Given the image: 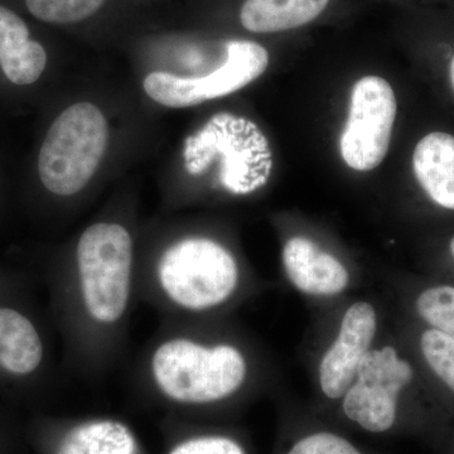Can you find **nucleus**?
I'll list each match as a JSON object with an SVG mask.
<instances>
[{
  "mask_svg": "<svg viewBox=\"0 0 454 454\" xmlns=\"http://www.w3.org/2000/svg\"><path fill=\"white\" fill-rule=\"evenodd\" d=\"M66 364L100 380L121 361L137 298L136 241L121 221L86 227L50 282Z\"/></svg>",
  "mask_w": 454,
  "mask_h": 454,
  "instance_id": "1",
  "label": "nucleus"
},
{
  "mask_svg": "<svg viewBox=\"0 0 454 454\" xmlns=\"http://www.w3.org/2000/svg\"><path fill=\"white\" fill-rule=\"evenodd\" d=\"M214 321H160L134 369V387L143 396L175 411H202L234 404L249 393L255 355Z\"/></svg>",
  "mask_w": 454,
  "mask_h": 454,
  "instance_id": "2",
  "label": "nucleus"
},
{
  "mask_svg": "<svg viewBox=\"0 0 454 454\" xmlns=\"http://www.w3.org/2000/svg\"><path fill=\"white\" fill-rule=\"evenodd\" d=\"M231 247L210 235L167 239L137 259V298L166 322L212 321L253 288Z\"/></svg>",
  "mask_w": 454,
  "mask_h": 454,
  "instance_id": "3",
  "label": "nucleus"
},
{
  "mask_svg": "<svg viewBox=\"0 0 454 454\" xmlns=\"http://www.w3.org/2000/svg\"><path fill=\"white\" fill-rule=\"evenodd\" d=\"M423 387H428L409 349L375 343L340 400V413L361 430L387 434Z\"/></svg>",
  "mask_w": 454,
  "mask_h": 454,
  "instance_id": "4",
  "label": "nucleus"
},
{
  "mask_svg": "<svg viewBox=\"0 0 454 454\" xmlns=\"http://www.w3.org/2000/svg\"><path fill=\"white\" fill-rule=\"evenodd\" d=\"M107 136L106 119L98 106L79 103L66 109L51 125L38 153L44 190L61 199L82 192L103 160Z\"/></svg>",
  "mask_w": 454,
  "mask_h": 454,
  "instance_id": "5",
  "label": "nucleus"
},
{
  "mask_svg": "<svg viewBox=\"0 0 454 454\" xmlns=\"http://www.w3.org/2000/svg\"><path fill=\"white\" fill-rule=\"evenodd\" d=\"M192 173H201L212 158L221 155L220 181L232 195H247L267 184L273 168V154L258 125L219 114L206 125L188 148Z\"/></svg>",
  "mask_w": 454,
  "mask_h": 454,
  "instance_id": "6",
  "label": "nucleus"
},
{
  "mask_svg": "<svg viewBox=\"0 0 454 454\" xmlns=\"http://www.w3.org/2000/svg\"><path fill=\"white\" fill-rule=\"evenodd\" d=\"M396 109L395 94L387 80L365 76L355 83L340 139V155L349 168L367 172L384 160Z\"/></svg>",
  "mask_w": 454,
  "mask_h": 454,
  "instance_id": "7",
  "label": "nucleus"
},
{
  "mask_svg": "<svg viewBox=\"0 0 454 454\" xmlns=\"http://www.w3.org/2000/svg\"><path fill=\"white\" fill-rule=\"evenodd\" d=\"M378 325V312L370 301H355L345 310L336 336L318 364V387L325 400L340 403L345 395L375 346Z\"/></svg>",
  "mask_w": 454,
  "mask_h": 454,
  "instance_id": "8",
  "label": "nucleus"
},
{
  "mask_svg": "<svg viewBox=\"0 0 454 454\" xmlns=\"http://www.w3.org/2000/svg\"><path fill=\"white\" fill-rule=\"evenodd\" d=\"M49 369V342L40 324L20 307L0 301V382L29 387Z\"/></svg>",
  "mask_w": 454,
  "mask_h": 454,
  "instance_id": "9",
  "label": "nucleus"
},
{
  "mask_svg": "<svg viewBox=\"0 0 454 454\" xmlns=\"http://www.w3.org/2000/svg\"><path fill=\"white\" fill-rule=\"evenodd\" d=\"M35 434L42 454H145L136 432L116 418L47 420Z\"/></svg>",
  "mask_w": 454,
  "mask_h": 454,
  "instance_id": "10",
  "label": "nucleus"
},
{
  "mask_svg": "<svg viewBox=\"0 0 454 454\" xmlns=\"http://www.w3.org/2000/svg\"><path fill=\"white\" fill-rule=\"evenodd\" d=\"M282 260L286 278L301 294L333 298L348 291L351 284L348 267L306 236L289 239Z\"/></svg>",
  "mask_w": 454,
  "mask_h": 454,
  "instance_id": "11",
  "label": "nucleus"
},
{
  "mask_svg": "<svg viewBox=\"0 0 454 454\" xmlns=\"http://www.w3.org/2000/svg\"><path fill=\"white\" fill-rule=\"evenodd\" d=\"M47 52L32 40L28 26L12 9L0 4V74L16 88L38 82L47 67Z\"/></svg>",
  "mask_w": 454,
  "mask_h": 454,
  "instance_id": "12",
  "label": "nucleus"
},
{
  "mask_svg": "<svg viewBox=\"0 0 454 454\" xmlns=\"http://www.w3.org/2000/svg\"><path fill=\"white\" fill-rule=\"evenodd\" d=\"M413 168L430 201L454 211V137L443 131L424 137L415 146Z\"/></svg>",
  "mask_w": 454,
  "mask_h": 454,
  "instance_id": "13",
  "label": "nucleus"
},
{
  "mask_svg": "<svg viewBox=\"0 0 454 454\" xmlns=\"http://www.w3.org/2000/svg\"><path fill=\"white\" fill-rule=\"evenodd\" d=\"M226 62L214 73L195 77L202 103L227 97L255 82L269 65L268 51L252 41H231L226 46Z\"/></svg>",
  "mask_w": 454,
  "mask_h": 454,
  "instance_id": "14",
  "label": "nucleus"
},
{
  "mask_svg": "<svg viewBox=\"0 0 454 454\" xmlns=\"http://www.w3.org/2000/svg\"><path fill=\"white\" fill-rule=\"evenodd\" d=\"M408 349L428 389L454 406V339L413 322Z\"/></svg>",
  "mask_w": 454,
  "mask_h": 454,
  "instance_id": "15",
  "label": "nucleus"
},
{
  "mask_svg": "<svg viewBox=\"0 0 454 454\" xmlns=\"http://www.w3.org/2000/svg\"><path fill=\"white\" fill-rule=\"evenodd\" d=\"M330 0H245L241 25L253 33L292 31L313 22Z\"/></svg>",
  "mask_w": 454,
  "mask_h": 454,
  "instance_id": "16",
  "label": "nucleus"
},
{
  "mask_svg": "<svg viewBox=\"0 0 454 454\" xmlns=\"http://www.w3.org/2000/svg\"><path fill=\"white\" fill-rule=\"evenodd\" d=\"M414 324L454 339V284L447 280L420 282L409 298Z\"/></svg>",
  "mask_w": 454,
  "mask_h": 454,
  "instance_id": "17",
  "label": "nucleus"
},
{
  "mask_svg": "<svg viewBox=\"0 0 454 454\" xmlns=\"http://www.w3.org/2000/svg\"><path fill=\"white\" fill-rule=\"evenodd\" d=\"M145 90L149 98L164 106H195L201 104L195 77H182L168 73H152L145 77Z\"/></svg>",
  "mask_w": 454,
  "mask_h": 454,
  "instance_id": "18",
  "label": "nucleus"
},
{
  "mask_svg": "<svg viewBox=\"0 0 454 454\" xmlns=\"http://www.w3.org/2000/svg\"><path fill=\"white\" fill-rule=\"evenodd\" d=\"M106 0H26L29 13L42 22L67 25L97 13Z\"/></svg>",
  "mask_w": 454,
  "mask_h": 454,
  "instance_id": "19",
  "label": "nucleus"
},
{
  "mask_svg": "<svg viewBox=\"0 0 454 454\" xmlns=\"http://www.w3.org/2000/svg\"><path fill=\"white\" fill-rule=\"evenodd\" d=\"M166 454H247L243 442L221 432H193L179 435Z\"/></svg>",
  "mask_w": 454,
  "mask_h": 454,
  "instance_id": "20",
  "label": "nucleus"
},
{
  "mask_svg": "<svg viewBox=\"0 0 454 454\" xmlns=\"http://www.w3.org/2000/svg\"><path fill=\"white\" fill-rule=\"evenodd\" d=\"M286 454H364L348 438L330 430H316L301 435Z\"/></svg>",
  "mask_w": 454,
  "mask_h": 454,
  "instance_id": "21",
  "label": "nucleus"
},
{
  "mask_svg": "<svg viewBox=\"0 0 454 454\" xmlns=\"http://www.w3.org/2000/svg\"><path fill=\"white\" fill-rule=\"evenodd\" d=\"M448 252H450V256H452L454 260V235L450 238V243H448Z\"/></svg>",
  "mask_w": 454,
  "mask_h": 454,
  "instance_id": "22",
  "label": "nucleus"
},
{
  "mask_svg": "<svg viewBox=\"0 0 454 454\" xmlns=\"http://www.w3.org/2000/svg\"><path fill=\"white\" fill-rule=\"evenodd\" d=\"M450 82H452V85H453V89H454V56H453L452 61H450Z\"/></svg>",
  "mask_w": 454,
  "mask_h": 454,
  "instance_id": "23",
  "label": "nucleus"
},
{
  "mask_svg": "<svg viewBox=\"0 0 454 454\" xmlns=\"http://www.w3.org/2000/svg\"><path fill=\"white\" fill-rule=\"evenodd\" d=\"M0 286H2V282H0Z\"/></svg>",
  "mask_w": 454,
  "mask_h": 454,
  "instance_id": "24",
  "label": "nucleus"
}]
</instances>
